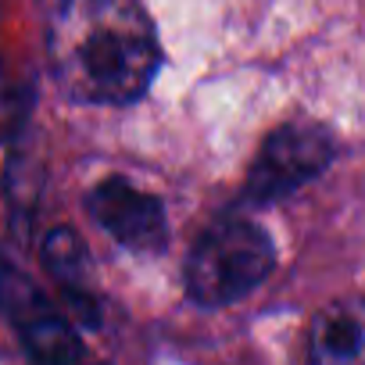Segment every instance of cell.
Returning a JSON list of instances; mask_svg holds the SVG:
<instances>
[{
  "instance_id": "6da1fadb",
  "label": "cell",
  "mask_w": 365,
  "mask_h": 365,
  "mask_svg": "<svg viewBox=\"0 0 365 365\" xmlns=\"http://www.w3.org/2000/svg\"><path fill=\"white\" fill-rule=\"evenodd\" d=\"M47 58L72 101L122 108L154 83L161 43L143 0H58L47 26Z\"/></svg>"
},
{
  "instance_id": "7a4b0ae2",
  "label": "cell",
  "mask_w": 365,
  "mask_h": 365,
  "mask_svg": "<svg viewBox=\"0 0 365 365\" xmlns=\"http://www.w3.org/2000/svg\"><path fill=\"white\" fill-rule=\"evenodd\" d=\"M276 265L272 237L251 219L215 222L187 258V294L205 308H222L247 297Z\"/></svg>"
},
{
  "instance_id": "3957f363",
  "label": "cell",
  "mask_w": 365,
  "mask_h": 365,
  "mask_svg": "<svg viewBox=\"0 0 365 365\" xmlns=\"http://www.w3.org/2000/svg\"><path fill=\"white\" fill-rule=\"evenodd\" d=\"M336 154V140L319 122H287L258 150L240 201L272 205L312 182Z\"/></svg>"
},
{
  "instance_id": "277c9868",
  "label": "cell",
  "mask_w": 365,
  "mask_h": 365,
  "mask_svg": "<svg viewBox=\"0 0 365 365\" xmlns=\"http://www.w3.org/2000/svg\"><path fill=\"white\" fill-rule=\"evenodd\" d=\"M0 312L11 319L36 365H97L76 326L11 262H0Z\"/></svg>"
},
{
  "instance_id": "5b68a950",
  "label": "cell",
  "mask_w": 365,
  "mask_h": 365,
  "mask_svg": "<svg viewBox=\"0 0 365 365\" xmlns=\"http://www.w3.org/2000/svg\"><path fill=\"white\" fill-rule=\"evenodd\" d=\"M86 208H90L93 222L129 251L154 255L168 244V219H165L161 201L150 197L147 190L133 187V182L122 179V175H111V179L97 182Z\"/></svg>"
},
{
  "instance_id": "8992f818",
  "label": "cell",
  "mask_w": 365,
  "mask_h": 365,
  "mask_svg": "<svg viewBox=\"0 0 365 365\" xmlns=\"http://www.w3.org/2000/svg\"><path fill=\"white\" fill-rule=\"evenodd\" d=\"M308 365H365V319L354 297L333 301L315 315Z\"/></svg>"
},
{
  "instance_id": "52a82bcc",
  "label": "cell",
  "mask_w": 365,
  "mask_h": 365,
  "mask_svg": "<svg viewBox=\"0 0 365 365\" xmlns=\"http://www.w3.org/2000/svg\"><path fill=\"white\" fill-rule=\"evenodd\" d=\"M47 269L54 272V279L65 287V294L76 301V308H83L86 319H93V301L86 294V262H83V244L76 240L72 230H54L47 240Z\"/></svg>"
},
{
  "instance_id": "ba28073f",
  "label": "cell",
  "mask_w": 365,
  "mask_h": 365,
  "mask_svg": "<svg viewBox=\"0 0 365 365\" xmlns=\"http://www.w3.org/2000/svg\"><path fill=\"white\" fill-rule=\"evenodd\" d=\"M22 122V101H19V83H8L0 76V136L15 133Z\"/></svg>"
}]
</instances>
